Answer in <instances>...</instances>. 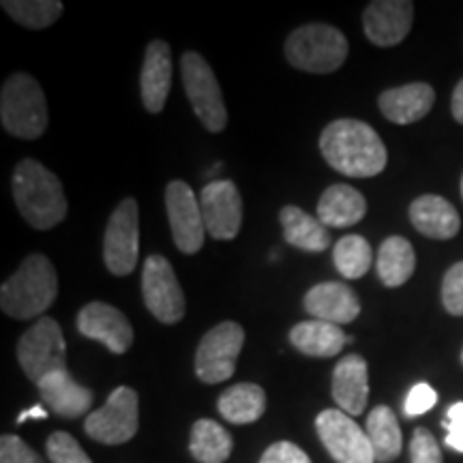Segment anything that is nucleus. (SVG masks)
<instances>
[{"label":"nucleus","mask_w":463,"mask_h":463,"mask_svg":"<svg viewBox=\"0 0 463 463\" xmlns=\"http://www.w3.org/2000/svg\"><path fill=\"white\" fill-rule=\"evenodd\" d=\"M320 150L333 170L350 178L378 176L389 161L384 142L375 129L354 118L328 125L320 136Z\"/></svg>","instance_id":"1"},{"label":"nucleus","mask_w":463,"mask_h":463,"mask_svg":"<svg viewBox=\"0 0 463 463\" xmlns=\"http://www.w3.org/2000/svg\"><path fill=\"white\" fill-rule=\"evenodd\" d=\"M14 198L33 228L50 230L67 217V198L56 174L34 159L20 161L14 172Z\"/></svg>","instance_id":"2"},{"label":"nucleus","mask_w":463,"mask_h":463,"mask_svg":"<svg viewBox=\"0 0 463 463\" xmlns=\"http://www.w3.org/2000/svg\"><path fill=\"white\" fill-rule=\"evenodd\" d=\"M58 297V275L42 253H33L0 288V307L15 320L42 317Z\"/></svg>","instance_id":"3"},{"label":"nucleus","mask_w":463,"mask_h":463,"mask_svg":"<svg viewBox=\"0 0 463 463\" xmlns=\"http://www.w3.org/2000/svg\"><path fill=\"white\" fill-rule=\"evenodd\" d=\"M0 120L11 136L37 140L48 127V106L37 80L28 73L11 75L0 95Z\"/></svg>","instance_id":"4"},{"label":"nucleus","mask_w":463,"mask_h":463,"mask_svg":"<svg viewBox=\"0 0 463 463\" xmlns=\"http://www.w3.org/2000/svg\"><path fill=\"white\" fill-rule=\"evenodd\" d=\"M345 34L328 24L300 26L288 37L286 58L289 65L307 73H333L347 58Z\"/></svg>","instance_id":"5"},{"label":"nucleus","mask_w":463,"mask_h":463,"mask_svg":"<svg viewBox=\"0 0 463 463\" xmlns=\"http://www.w3.org/2000/svg\"><path fill=\"white\" fill-rule=\"evenodd\" d=\"M17 361L26 378L39 384L45 375L67 369V345L54 317H39L17 344Z\"/></svg>","instance_id":"6"},{"label":"nucleus","mask_w":463,"mask_h":463,"mask_svg":"<svg viewBox=\"0 0 463 463\" xmlns=\"http://www.w3.org/2000/svg\"><path fill=\"white\" fill-rule=\"evenodd\" d=\"M183 84L187 99L194 108L200 123L211 133H222L228 125V109H225L223 92L215 73L198 52H187L183 56Z\"/></svg>","instance_id":"7"},{"label":"nucleus","mask_w":463,"mask_h":463,"mask_svg":"<svg viewBox=\"0 0 463 463\" xmlns=\"http://www.w3.org/2000/svg\"><path fill=\"white\" fill-rule=\"evenodd\" d=\"M245 331L236 322H222L202 337L195 352V375L204 384H219L230 380L236 372Z\"/></svg>","instance_id":"8"},{"label":"nucleus","mask_w":463,"mask_h":463,"mask_svg":"<svg viewBox=\"0 0 463 463\" xmlns=\"http://www.w3.org/2000/svg\"><path fill=\"white\" fill-rule=\"evenodd\" d=\"M137 253H140V211L136 200L125 198L108 222L103 260L109 273L125 277L136 269Z\"/></svg>","instance_id":"9"},{"label":"nucleus","mask_w":463,"mask_h":463,"mask_svg":"<svg viewBox=\"0 0 463 463\" xmlns=\"http://www.w3.org/2000/svg\"><path fill=\"white\" fill-rule=\"evenodd\" d=\"M140 425V408H137V392L129 386H118L103 408L95 410L84 420V430L92 439L101 444H125L137 433Z\"/></svg>","instance_id":"10"},{"label":"nucleus","mask_w":463,"mask_h":463,"mask_svg":"<svg viewBox=\"0 0 463 463\" xmlns=\"http://www.w3.org/2000/svg\"><path fill=\"white\" fill-rule=\"evenodd\" d=\"M316 430L324 449L337 463H375L367 431L341 410H324L316 419Z\"/></svg>","instance_id":"11"},{"label":"nucleus","mask_w":463,"mask_h":463,"mask_svg":"<svg viewBox=\"0 0 463 463\" xmlns=\"http://www.w3.org/2000/svg\"><path fill=\"white\" fill-rule=\"evenodd\" d=\"M142 294L148 311L161 324H176L184 317L183 288L164 256H150L144 262Z\"/></svg>","instance_id":"12"},{"label":"nucleus","mask_w":463,"mask_h":463,"mask_svg":"<svg viewBox=\"0 0 463 463\" xmlns=\"http://www.w3.org/2000/svg\"><path fill=\"white\" fill-rule=\"evenodd\" d=\"M165 206L174 245L187 256L198 253L204 245L206 225L202 217L200 200L195 198L194 189L183 181H172L165 189Z\"/></svg>","instance_id":"13"},{"label":"nucleus","mask_w":463,"mask_h":463,"mask_svg":"<svg viewBox=\"0 0 463 463\" xmlns=\"http://www.w3.org/2000/svg\"><path fill=\"white\" fill-rule=\"evenodd\" d=\"M206 234L217 241H232L242 225V198L232 181L208 183L200 194Z\"/></svg>","instance_id":"14"},{"label":"nucleus","mask_w":463,"mask_h":463,"mask_svg":"<svg viewBox=\"0 0 463 463\" xmlns=\"http://www.w3.org/2000/svg\"><path fill=\"white\" fill-rule=\"evenodd\" d=\"M75 326L84 337L101 341L112 354H125L133 344V328L123 311L99 300L82 307Z\"/></svg>","instance_id":"15"},{"label":"nucleus","mask_w":463,"mask_h":463,"mask_svg":"<svg viewBox=\"0 0 463 463\" xmlns=\"http://www.w3.org/2000/svg\"><path fill=\"white\" fill-rule=\"evenodd\" d=\"M414 20V5L410 0H375L363 14L364 34L373 45L392 48L408 37Z\"/></svg>","instance_id":"16"},{"label":"nucleus","mask_w":463,"mask_h":463,"mask_svg":"<svg viewBox=\"0 0 463 463\" xmlns=\"http://www.w3.org/2000/svg\"><path fill=\"white\" fill-rule=\"evenodd\" d=\"M305 311L314 316V320L331 324H350L361 314V303L354 289L345 283L326 281L317 283L305 294Z\"/></svg>","instance_id":"17"},{"label":"nucleus","mask_w":463,"mask_h":463,"mask_svg":"<svg viewBox=\"0 0 463 463\" xmlns=\"http://www.w3.org/2000/svg\"><path fill=\"white\" fill-rule=\"evenodd\" d=\"M333 399L341 412L354 416L364 412L369 399V367L358 354L344 356L333 372Z\"/></svg>","instance_id":"18"},{"label":"nucleus","mask_w":463,"mask_h":463,"mask_svg":"<svg viewBox=\"0 0 463 463\" xmlns=\"http://www.w3.org/2000/svg\"><path fill=\"white\" fill-rule=\"evenodd\" d=\"M172 86V50L165 42L148 43L140 75L142 103L150 114L164 109Z\"/></svg>","instance_id":"19"},{"label":"nucleus","mask_w":463,"mask_h":463,"mask_svg":"<svg viewBox=\"0 0 463 463\" xmlns=\"http://www.w3.org/2000/svg\"><path fill=\"white\" fill-rule=\"evenodd\" d=\"M436 90L425 82H414L389 89L380 95L378 106L384 118L395 125H412L431 112Z\"/></svg>","instance_id":"20"},{"label":"nucleus","mask_w":463,"mask_h":463,"mask_svg":"<svg viewBox=\"0 0 463 463\" xmlns=\"http://www.w3.org/2000/svg\"><path fill=\"white\" fill-rule=\"evenodd\" d=\"M37 386L43 403H48L52 412L62 419H78L89 412L92 405V392L78 384L67 369L45 375Z\"/></svg>","instance_id":"21"},{"label":"nucleus","mask_w":463,"mask_h":463,"mask_svg":"<svg viewBox=\"0 0 463 463\" xmlns=\"http://www.w3.org/2000/svg\"><path fill=\"white\" fill-rule=\"evenodd\" d=\"M410 222L422 236L436 241L455 239L461 228L459 213L439 195H420L410 204Z\"/></svg>","instance_id":"22"},{"label":"nucleus","mask_w":463,"mask_h":463,"mask_svg":"<svg viewBox=\"0 0 463 463\" xmlns=\"http://www.w3.org/2000/svg\"><path fill=\"white\" fill-rule=\"evenodd\" d=\"M367 213L363 194L350 184H333L317 202V219L326 228H350L361 222Z\"/></svg>","instance_id":"23"},{"label":"nucleus","mask_w":463,"mask_h":463,"mask_svg":"<svg viewBox=\"0 0 463 463\" xmlns=\"http://www.w3.org/2000/svg\"><path fill=\"white\" fill-rule=\"evenodd\" d=\"M289 341L307 356L316 358H331L339 354L347 344L345 333L341 331L337 324L322 322V320H307L300 322L289 331Z\"/></svg>","instance_id":"24"},{"label":"nucleus","mask_w":463,"mask_h":463,"mask_svg":"<svg viewBox=\"0 0 463 463\" xmlns=\"http://www.w3.org/2000/svg\"><path fill=\"white\" fill-rule=\"evenodd\" d=\"M283 236L292 247L303 251L320 253L331 247V232L320 219L307 215L298 206H283L279 213Z\"/></svg>","instance_id":"25"},{"label":"nucleus","mask_w":463,"mask_h":463,"mask_svg":"<svg viewBox=\"0 0 463 463\" xmlns=\"http://www.w3.org/2000/svg\"><path fill=\"white\" fill-rule=\"evenodd\" d=\"M375 269H378L380 281L386 288L403 286L414 275L416 269V253L412 242L403 239V236H389L380 245Z\"/></svg>","instance_id":"26"},{"label":"nucleus","mask_w":463,"mask_h":463,"mask_svg":"<svg viewBox=\"0 0 463 463\" xmlns=\"http://www.w3.org/2000/svg\"><path fill=\"white\" fill-rule=\"evenodd\" d=\"M217 408L225 420L234 422V425H249V422L262 419L266 412V395L258 384L241 382L222 392Z\"/></svg>","instance_id":"27"},{"label":"nucleus","mask_w":463,"mask_h":463,"mask_svg":"<svg viewBox=\"0 0 463 463\" xmlns=\"http://www.w3.org/2000/svg\"><path fill=\"white\" fill-rule=\"evenodd\" d=\"M367 436L378 463L395 461L402 453V430H399L397 416L389 405H378L369 412Z\"/></svg>","instance_id":"28"},{"label":"nucleus","mask_w":463,"mask_h":463,"mask_svg":"<svg viewBox=\"0 0 463 463\" xmlns=\"http://www.w3.org/2000/svg\"><path fill=\"white\" fill-rule=\"evenodd\" d=\"M234 449L232 436L215 420L202 419L191 427L189 450L198 463H223L228 461Z\"/></svg>","instance_id":"29"},{"label":"nucleus","mask_w":463,"mask_h":463,"mask_svg":"<svg viewBox=\"0 0 463 463\" xmlns=\"http://www.w3.org/2000/svg\"><path fill=\"white\" fill-rule=\"evenodd\" d=\"M372 245L358 234L344 236L333 249V262L345 279H361L372 269Z\"/></svg>","instance_id":"30"},{"label":"nucleus","mask_w":463,"mask_h":463,"mask_svg":"<svg viewBox=\"0 0 463 463\" xmlns=\"http://www.w3.org/2000/svg\"><path fill=\"white\" fill-rule=\"evenodd\" d=\"M3 9L17 24L33 31L52 26L62 15V3L58 0H5Z\"/></svg>","instance_id":"31"},{"label":"nucleus","mask_w":463,"mask_h":463,"mask_svg":"<svg viewBox=\"0 0 463 463\" xmlns=\"http://www.w3.org/2000/svg\"><path fill=\"white\" fill-rule=\"evenodd\" d=\"M48 457L52 463H92L78 439L65 431H56L48 438Z\"/></svg>","instance_id":"32"},{"label":"nucleus","mask_w":463,"mask_h":463,"mask_svg":"<svg viewBox=\"0 0 463 463\" xmlns=\"http://www.w3.org/2000/svg\"><path fill=\"white\" fill-rule=\"evenodd\" d=\"M442 305L450 316H463V262L450 266L442 279Z\"/></svg>","instance_id":"33"},{"label":"nucleus","mask_w":463,"mask_h":463,"mask_svg":"<svg viewBox=\"0 0 463 463\" xmlns=\"http://www.w3.org/2000/svg\"><path fill=\"white\" fill-rule=\"evenodd\" d=\"M410 461L412 463H444L442 450H439L438 439L425 427H419L412 433L410 442Z\"/></svg>","instance_id":"34"},{"label":"nucleus","mask_w":463,"mask_h":463,"mask_svg":"<svg viewBox=\"0 0 463 463\" xmlns=\"http://www.w3.org/2000/svg\"><path fill=\"white\" fill-rule=\"evenodd\" d=\"M436 403H438V392L433 391L427 382H420V384H414L412 389H410L403 403V412L405 416H410V419H416V416L430 412Z\"/></svg>","instance_id":"35"},{"label":"nucleus","mask_w":463,"mask_h":463,"mask_svg":"<svg viewBox=\"0 0 463 463\" xmlns=\"http://www.w3.org/2000/svg\"><path fill=\"white\" fill-rule=\"evenodd\" d=\"M0 463H43L24 439L17 436H3L0 439Z\"/></svg>","instance_id":"36"},{"label":"nucleus","mask_w":463,"mask_h":463,"mask_svg":"<svg viewBox=\"0 0 463 463\" xmlns=\"http://www.w3.org/2000/svg\"><path fill=\"white\" fill-rule=\"evenodd\" d=\"M444 430H447V447L463 453V402H457L447 410L444 416Z\"/></svg>","instance_id":"37"},{"label":"nucleus","mask_w":463,"mask_h":463,"mask_svg":"<svg viewBox=\"0 0 463 463\" xmlns=\"http://www.w3.org/2000/svg\"><path fill=\"white\" fill-rule=\"evenodd\" d=\"M260 463H311L305 450H300L292 442H275L273 447L266 449Z\"/></svg>","instance_id":"38"},{"label":"nucleus","mask_w":463,"mask_h":463,"mask_svg":"<svg viewBox=\"0 0 463 463\" xmlns=\"http://www.w3.org/2000/svg\"><path fill=\"white\" fill-rule=\"evenodd\" d=\"M450 106H453V116H455V120L459 125H463V80L459 84L455 86V92H453V103H450Z\"/></svg>","instance_id":"39"},{"label":"nucleus","mask_w":463,"mask_h":463,"mask_svg":"<svg viewBox=\"0 0 463 463\" xmlns=\"http://www.w3.org/2000/svg\"><path fill=\"white\" fill-rule=\"evenodd\" d=\"M31 419H39V420L48 419V410L42 408V405H34V408L24 410V412L17 416V422H20V425H22V422H26V420H31Z\"/></svg>","instance_id":"40"},{"label":"nucleus","mask_w":463,"mask_h":463,"mask_svg":"<svg viewBox=\"0 0 463 463\" xmlns=\"http://www.w3.org/2000/svg\"><path fill=\"white\" fill-rule=\"evenodd\" d=\"M461 198H463V176H461Z\"/></svg>","instance_id":"41"},{"label":"nucleus","mask_w":463,"mask_h":463,"mask_svg":"<svg viewBox=\"0 0 463 463\" xmlns=\"http://www.w3.org/2000/svg\"><path fill=\"white\" fill-rule=\"evenodd\" d=\"M461 363H463V352H461Z\"/></svg>","instance_id":"42"}]
</instances>
